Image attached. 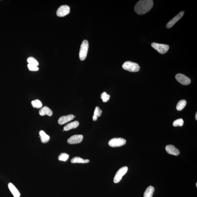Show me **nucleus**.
Listing matches in <instances>:
<instances>
[{
    "label": "nucleus",
    "mask_w": 197,
    "mask_h": 197,
    "mask_svg": "<svg viewBox=\"0 0 197 197\" xmlns=\"http://www.w3.org/2000/svg\"><path fill=\"white\" fill-rule=\"evenodd\" d=\"M153 6V0H140L136 4L134 10L138 14H144L151 9Z\"/></svg>",
    "instance_id": "nucleus-1"
},
{
    "label": "nucleus",
    "mask_w": 197,
    "mask_h": 197,
    "mask_svg": "<svg viewBox=\"0 0 197 197\" xmlns=\"http://www.w3.org/2000/svg\"><path fill=\"white\" fill-rule=\"evenodd\" d=\"M122 68L130 72H137L140 69V66L138 64L131 61H126L122 65Z\"/></svg>",
    "instance_id": "nucleus-2"
},
{
    "label": "nucleus",
    "mask_w": 197,
    "mask_h": 197,
    "mask_svg": "<svg viewBox=\"0 0 197 197\" xmlns=\"http://www.w3.org/2000/svg\"><path fill=\"white\" fill-rule=\"evenodd\" d=\"M89 48V42L87 40L83 41L80 46L79 57L80 60L83 61L85 60L87 57L88 51Z\"/></svg>",
    "instance_id": "nucleus-3"
},
{
    "label": "nucleus",
    "mask_w": 197,
    "mask_h": 197,
    "mask_svg": "<svg viewBox=\"0 0 197 197\" xmlns=\"http://www.w3.org/2000/svg\"><path fill=\"white\" fill-rule=\"evenodd\" d=\"M126 142V140L123 138H113L109 141L108 145L111 147H118L125 145Z\"/></svg>",
    "instance_id": "nucleus-4"
},
{
    "label": "nucleus",
    "mask_w": 197,
    "mask_h": 197,
    "mask_svg": "<svg viewBox=\"0 0 197 197\" xmlns=\"http://www.w3.org/2000/svg\"><path fill=\"white\" fill-rule=\"evenodd\" d=\"M151 46L154 49L156 50L161 54H166L169 48V46L168 45L158 44L155 42L151 44Z\"/></svg>",
    "instance_id": "nucleus-5"
},
{
    "label": "nucleus",
    "mask_w": 197,
    "mask_h": 197,
    "mask_svg": "<svg viewBox=\"0 0 197 197\" xmlns=\"http://www.w3.org/2000/svg\"><path fill=\"white\" fill-rule=\"evenodd\" d=\"M128 168L127 166H124L118 170L116 173L113 178V182L115 183H118L121 181L123 176L128 172Z\"/></svg>",
    "instance_id": "nucleus-6"
},
{
    "label": "nucleus",
    "mask_w": 197,
    "mask_h": 197,
    "mask_svg": "<svg viewBox=\"0 0 197 197\" xmlns=\"http://www.w3.org/2000/svg\"><path fill=\"white\" fill-rule=\"evenodd\" d=\"M175 78L179 83L183 85H188L190 84L191 83L190 79L182 74H177Z\"/></svg>",
    "instance_id": "nucleus-7"
},
{
    "label": "nucleus",
    "mask_w": 197,
    "mask_h": 197,
    "mask_svg": "<svg viewBox=\"0 0 197 197\" xmlns=\"http://www.w3.org/2000/svg\"><path fill=\"white\" fill-rule=\"evenodd\" d=\"M70 8L68 5H62L59 7L57 10L56 14L59 17H63L69 14L70 12Z\"/></svg>",
    "instance_id": "nucleus-8"
},
{
    "label": "nucleus",
    "mask_w": 197,
    "mask_h": 197,
    "mask_svg": "<svg viewBox=\"0 0 197 197\" xmlns=\"http://www.w3.org/2000/svg\"><path fill=\"white\" fill-rule=\"evenodd\" d=\"M184 12L182 11L180 12L179 13L177 14L176 16H175L173 19L170 21L168 24H166V27L168 29H170L172 26H173L176 22L179 20L183 17V15H184Z\"/></svg>",
    "instance_id": "nucleus-9"
},
{
    "label": "nucleus",
    "mask_w": 197,
    "mask_h": 197,
    "mask_svg": "<svg viewBox=\"0 0 197 197\" xmlns=\"http://www.w3.org/2000/svg\"><path fill=\"white\" fill-rule=\"evenodd\" d=\"M83 138V136L82 135H75L70 137L67 142L70 144L79 143L82 141Z\"/></svg>",
    "instance_id": "nucleus-10"
},
{
    "label": "nucleus",
    "mask_w": 197,
    "mask_h": 197,
    "mask_svg": "<svg viewBox=\"0 0 197 197\" xmlns=\"http://www.w3.org/2000/svg\"><path fill=\"white\" fill-rule=\"evenodd\" d=\"M75 116L73 115H69L66 116H63L59 118L58 120V123L60 125H63L64 124L69 122L74 119Z\"/></svg>",
    "instance_id": "nucleus-11"
},
{
    "label": "nucleus",
    "mask_w": 197,
    "mask_h": 197,
    "mask_svg": "<svg viewBox=\"0 0 197 197\" xmlns=\"http://www.w3.org/2000/svg\"><path fill=\"white\" fill-rule=\"evenodd\" d=\"M166 151L168 153L175 156H178L180 154V151L173 145H168L166 146Z\"/></svg>",
    "instance_id": "nucleus-12"
},
{
    "label": "nucleus",
    "mask_w": 197,
    "mask_h": 197,
    "mask_svg": "<svg viewBox=\"0 0 197 197\" xmlns=\"http://www.w3.org/2000/svg\"><path fill=\"white\" fill-rule=\"evenodd\" d=\"M39 114L41 116H44L45 115H47L48 116H52L53 112L49 107L44 106L39 110Z\"/></svg>",
    "instance_id": "nucleus-13"
},
{
    "label": "nucleus",
    "mask_w": 197,
    "mask_h": 197,
    "mask_svg": "<svg viewBox=\"0 0 197 197\" xmlns=\"http://www.w3.org/2000/svg\"><path fill=\"white\" fill-rule=\"evenodd\" d=\"M8 187L14 196V197H19L20 196V193L19 190L15 187L14 185L12 184V183H9Z\"/></svg>",
    "instance_id": "nucleus-14"
},
{
    "label": "nucleus",
    "mask_w": 197,
    "mask_h": 197,
    "mask_svg": "<svg viewBox=\"0 0 197 197\" xmlns=\"http://www.w3.org/2000/svg\"><path fill=\"white\" fill-rule=\"evenodd\" d=\"M79 123L78 121H74L65 126L64 128V130L66 131H69L72 129L77 128L79 126Z\"/></svg>",
    "instance_id": "nucleus-15"
},
{
    "label": "nucleus",
    "mask_w": 197,
    "mask_h": 197,
    "mask_svg": "<svg viewBox=\"0 0 197 197\" xmlns=\"http://www.w3.org/2000/svg\"><path fill=\"white\" fill-rule=\"evenodd\" d=\"M39 134L42 143H45L49 142L50 138L49 136L43 130H41L39 131Z\"/></svg>",
    "instance_id": "nucleus-16"
},
{
    "label": "nucleus",
    "mask_w": 197,
    "mask_h": 197,
    "mask_svg": "<svg viewBox=\"0 0 197 197\" xmlns=\"http://www.w3.org/2000/svg\"><path fill=\"white\" fill-rule=\"evenodd\" d=\"M154 191V188L153 186H150L147 188L144 193V197H152Z\"/></svg>",
    "instance_id": "nucleus-17"
},
{
    "label": "nucleus",
    "mask_w": 197,
    "mask_h": 197,
    "mask_svg": "<svg viewBox=\"0 0 197 197\" xmlns=\"http://www.w3.org/2000/svg\"><path fill=\"white\" fill-rule=\"evenodd\" d=\"M89 160H84L80 157H74L71 160V162L72 163H89Z\"/></svg>",
    "instance_id": "nucleus-18"
},
{
    "label": "nucleus",
    "mask_w": 197,
    "mask_h": 197,
    "mask_svg": "<svg viewBox=\"0 0 197 197\" xmlns=\"http://www.w3.org/2000/svg\"><path fill=\"white\" fill-rule=\"evenodd\" d=\"M102 111L99 108V107H95L94 112V116L92 119L94 121H96L97 120L98 118L101 116L102 114Z\"/></svg>",
    "instance_id": "nucleus-19"
},
{
    "label": "nucleus",
    "mask_w": 197,
    "mask_h": 197,
    "mask_svg": "<svg viewBox=\"0 0 197 197\" xmlns=\"http://www.w3.org/2000/svg\"><path fill=\"white\" fill-rule=\"evenodd\" d=\"M187 101L185 100H181L178 101L176 106V109L178 111H181L185 107Z\"/></svg>",
    "instance_id": "nucleus-20"
},
{
    "label": "nucleus",
    "mask_w": 197,
    "mask_h": 197,
    "mask_svg": "<svg viewBox=\"0 0 197 197\" xmlns=\"http://www.w3.org/2000/svg\"><path fill=\"white\" fill-rule=\"evenodd\" d=\"M31 103L32 106L34 108H41L42 106V102L39 99L33 101H31Z\"/></svg>",
    "instance_id": "nucleus-21"
},
{
    "label": "nucleus",
    "mask_w": 197,
    "mask_h": 197,
    "mask_svg": "<svg viewBox=\"0 0 197 197\" xmlns=\"http://www.w3.org/2000/svg\"><path fill=\"white\" fill-rule=\"evenodd\" d=\"M69 155L66 153H62L59 156L58 159L59 161H66L69 159Z\"/></svg>",
    "instance_id": "nucleus-22"
},
{
    "label": "nucleus",
    "mask_w": 197,
    "mask_h": 197,
    "mask_svg": "<svg viewBox=\"0 0 197 197\" xmlns=\"http://www.w3.org/2000/svg\"><path fill=\"white\" fill-rule=\"evenodd\" d=\"M27 61L29 64L34 65L37 66L39 65V63L37 60L33 57H29L27 59Z\"/></svg>",
    "instance_id": "nucleus-23"
},
{
    "label": "nucleus",
    "mask_w": 197,
    "mask_h": 197,
    "mask_svg": "<svg viewBox=\"0 0 197 197\" xmlns=\"http://www.w3.org/2000/svg\"><path fill=\"white\" fill-rule=\"evenodd\" d=\"M184 124V121L181 118L176 120L174 121L173 125L174 126H182Z\"/></svg>",
    "instance_id": "nucleus-24"
},
{
    "label": "nucleus",
    "mask_w": 197,
    "mask_h": 197,
    "mask_svg": "<svg viewBox=\"0 0 197 197\" xmlns=\"http://www.w3.org/2000/svg\"><path fill=\"white\" fill-rule=\"evenodd\" d=\"M110 96L107 94L106 92H103L101 95V98L103 102H106L110 99Z\"/></svg>",
    "instance_id": "nucleus-25"
},
{
    "label": "nucleus",
    "mask_w": 197,
    "mask_h": 197,
    "mask_svg": "<svg viewBox=\"0 0 197 197\" xmlns=\"http://www.w3.org/2000/svg\"><path fill=\"white\" fill-rule=\"evenodd\" d=\"M28 67L30 71H38L39 70V68L37 66H35V65L29 64L28 65Z\"/></svg>",
    "instance_id": "nucleus-26"
},
{
    "label": "nucleus",
    "mask_w": 197,
    "mask_h": 197,
    "mask_svg": "<svg viewBox=\"0 0 197 197\" xmlns=\"http://www.w3.org/2000/svg\"><path fill=\"white\" fill-rule=\"evenodd\" d=\"M195 119H196V120H197V112H196V115H195Z\"/></svg>",
    "instance_id": "nucleus-27"
},
{
    "label": "nucleus",
    "mask_w": 197,
    "mask_h": 197,
    "mask_svg": "<svg viewBox=\"0 0 197 197\" xmlns=\"http://www.w3.org/2000/svg\"><path fill=\"white\" fill-rule=\"evenodd\" d=\"M196 187H197V183H196Z\"/></svg>",
    "instance_id": "nucleus-28"
}]
</instances>
